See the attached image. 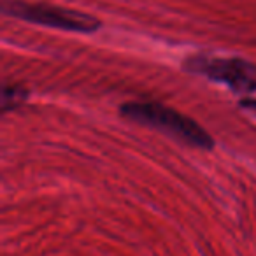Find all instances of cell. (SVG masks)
<instances>
[{"label": "cell", "instance_id": "cell-5", "mask_svg": "<svg viewBox=\"0 0 256 256\" xmlns=\"http://www.w3.org/2000/svg\"><path fill=\"white\" fill-rule=\"evenodd\" d=\"M240 107L246 110H249V112H252L256 116V100L252 98H242L240 100Z\"/></svg>", "mask_w": 256, "mask_h": 256}, {"label": "cell", "instance_id": "cell-1", "mask_svg": "<svg viewBox=\"0 0 256 256\" xmlns=\"http://www.w3.org/2000/svg\"><path fill=\"white\" fill-rule=\"evenodd\" d=\"M121 116L134 123L151 126L178 142L196 150H212L214 139L195 120L158 102H128L121 106Z\"/></svg>", "mask_w": 256, "mask_h": 256}, {"label": "cell", "instance_id": "cell-4", "mask_svg": "<svg viewBox=\"0 0 256 256\" xmlns=\"http://www.w3.org/2000/svg\"><path fill=\"white\" fill-rule=\"evenodd\" d=\"M30 92L22 84H4L2 86V112L8 114L11 110L22 107L28 100Z\"/></svg>", "mask_w": 256, "mask_h": 256}, {"label": "cell", "instance_id": "cell-3", "mask_svg": "<svg viewBox=\"0 0 256 256\" xmlns=\"http://www.w3.org/2000/svg\"><path fill=\"white\" fill-rule=\"evenodd\" d=\"M186 72L202 76L209 81L224 84L237 95H251L256 92V65L242 58L190 56L182 64Z\"/></svg>", "mask_w": 256, "mask_h": 256}, {"label": "cell", "instance_id": "cell-2", "mask_svg": "<svg viewBox=\"0 0 256 256\" xmlns=\"http://www.w3.org/2000/svg\"><path fill=\"white\" fill-rule=\"evenodd\" d=\"M2 12L6 16L32 23V25L76 34H95L102 26L100 20H96L95 16L88 14V12L50 4H30V2H23V0H4Z\"/></svg>", "mask_w": 256, "mask_h": 256}]
</instances>
